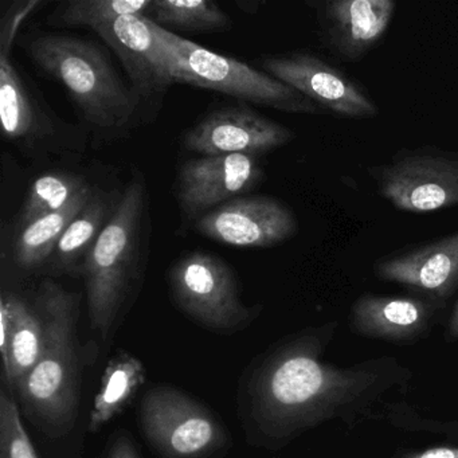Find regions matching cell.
<instances>
[{
	"label": "cell",
	"instance_id": "7c38bea8",
	"mask_svg": "<svg viewBox=\"0 0 458 458\" xmlns=\"http://www.w3.org/2000/svg\"><path fill=\"white\" fill-rule=\"evenodd\" d=\"M208 240L235 248L267 249L291 240L299 232L296 214L286 203L267 195L240 197L195 221Z\"/></svg>",
	"mask_w": 458,
	"mask_h": 458
},
{
	"label": "cell",
	"instance_id": "44dd1931",
	"mask_svg": "<svg viewBox=\"0 0 458 458\" xmlns=\"http://www.w3.org/2000/svg\"><path fill=\"white\" fill-rule=\"evenodd\" d=\"M93 190L95 187H88L65 208L41 216L20 230L15 240L14 257L21 269L34 270L50 261L64 233L92 197Z\"/></svg>",
	"mask_w": 458,
	"mask_h": 458
},
{
	"label": "cell",
	"instance_id": "7a4b0ae2",
	"mask_svg": "<svg viewBox=\"0 0 458 458\" xmlns=\"http://www.w3.org/2000/svg\"><path fill=\"white\" fill-rule=\"evenodd\" d=\"M45 327V347L17 393L23 414L49 437L66 436L79 417L82 347L79 339L81 294L45 280L37 293Z\"/></svg>",
	"mask_w": 458,
	"mask_h": 458
},
{
	"label": "cell",
	"instance_id": "ffe728a7",
	"mask_svg": "<svg viewBox=\"0 0 458 458\" xmlns=\"http://www.w3.org/2000/svg\"><path fill=\"white\" fill-rule=\"evenodd\" d=\"M147 379V369L138 356L119 350L104 369L100 388L90 411L89 431L103 430L133 401Z\"/></svg>",
	"mask_w": 458,
	"mask_h": 458
},
{
	"label": "cell",
	"instance_id": "8992f818",
	"mask_svg": "<svg viewBox=\"0 0 458 458\" xmlns=\"http://www.w3.org/2000/svg\"><path fill=\"white\" fill-rule=\"evenodd\" d=\"M151 22L170 60L174 79L178 84L224 93L230 98L285 114L310 116L327 114L299 90L284 84L267 72L257 71L248 64L211 52L190 39L171 33L154 21Z\"/></svg>",
	"mask_w": 458,
	"mask_h": 458
},
{
	"label": "cell",
	"instance_id": "30bf717a",
	"mask_svg": "<svg viewBox=\"0 0 458 458\" xmlns=\"http://www.w3.org/2000/svg\"><path fill=\"white\" fill-rule=\"evenodd\" d=\"M261 65L267 74L299 90L327 114L351 120L379 114V106L363 84L310 50L272 55Z\"/></svg>",
	"mask_w": 458,
	"mask_h": 458
},
{
	"label": "cell",
	"instance_id": "8fae6325",
	"mask_svg": "<svg viewBox=\"0 0 458 458\" xmlns=\"http://www.w3.org/2000/svg\"><path fill=\"white\" fill-rule=\"evenodd\" d=\"M93 31L122 61L139 109L146 108L149 117L157 114L175 79L151 21L144 15H124L96 26Z\"/></svg>",
	"mask_w": 458,
	"mask_h": 458
},
{
	"label": "cell",
	"instance_id": "5bb4252c",
	"mask_svg": "<svg viewBox=\"0 0 458 458\" xmlns=\"http://www.w3.org/2000/svg\"><path fill=\"white\" fill-rule=\"evenodd\" d=\"M291 128L246 106H224L206 114L184 136V146L203 157L256 155L294 140Z\"/></svg>",
	"mask_w": 458,
	"mask_h": 458
},
{
	"label": "cell",
	"instance_id": "484cf974",
	"mask_svg": "<svg viewBox=\"0 0 458 458\" xmlns=\"http://www.w3.org/2000/svg\"><path fill=\"white\" fill-rule=\"evenodd\" d=\"M391 423L395 428L409 431H428V433L444 434V436L458 438V418L452 420H433L423 417L403 404H393L387 412Z\"/></svg>",
	"mask_w": 458,
	"mask_h": 458
},
{
	"label": "cell",
	"instance_id": "4fadbf2b",
	"mask_svg": "<svg viewBox=\"0 0 458 458\" xmlns=\"http://www.w3.org/2000/svg\"><path fill=\"white\" fill-rule=\"evenodd\" d=\"M323 47L342 63L355 64L379 47L393 23L394 0H315Z\"/></svg>",
	"mask_w": 458,
	"mask_h": 458
},
{
	"label": "cell",
	"instance_id": "4316f807",
	"mask_svg": "<svg viewBox=\"0 0 458 458\" xmlns=\"http://www.w3.org/2000/svg\"><path fill=\"white\" fill-rule=\"evenodd\" d=\"M101 458H141L131 434L119 430L112 434Z\"/></svg>",
	"mask_w": 458,
	"mask_h": 458
},
{
	"label": "cell",
	"instance_id": "7402d4cb",
	"mask_svg": "<svg viewBox=\"0 0 458 458\" xmlns=\"http://www.w3.org/2000/svg\"><path fill=\"white\" fill-rule=\"evenodd\" d=\"M90 187L87 179L71 171H49L34 179L18 214V229L65 208L80 192Z\"/></svg>",
	"mask_w": 458,
	"mask_h": 458
},
{
	"label": "cell",
	"instance_id": "ba28073f",
	"mask_svg": "<svg viewBox=\"0 0 458 458\" xmlns=\"http://www.w3.org/2000/svg\"><path fill=\"white\" fill-rule=\"evenodd\" d=\"M171 300L183 315L213 334L232 336L261 316V304L243 302L234 270L218 256L192 251L168 272Z\"/></svg>",
	"mask_w": 458,
	"mask_h": 458
},
{
	"label": "cell",
	"instance_id": "d6986e66",
	"mask_svg": "<svg viewBox=\"0 0 458 458\" xmlns=\"http://www.w3.org/2000/svg\"><path fill=\"white\" fill-rule=\"evenodd\" d=\"M117 202L119 199L114 202L106 192L93 190L92 197L74 216L50 259L53 272L57 275L81 272L85 259L111 219Z\"/></svg>",
	"mask_w": 458,
	"mask_h": 458
},
{
	"label": "cell",
	"instance_id": "ac0fdd59",
	"mask_svg": "<svg viewBox=\"0 0 458 458\" xmlns=\"http://www.w3.org/2000/svg\"><path fill=\"white\" fill-rule=\"evenodd\" d=\"M45 347V327L36 305L4 292L0 299V353L4 379L17 391L38 363Z\"/></svg>",
	"mask_w": 458,
	"mask_h": 458
},
{
	"label": "cell",
	"instance_id": "9a60e30c",
	"mask_svg": "<svg viewBox=\"0 0 458 458\" xmlns=\"http://www.w3.org/2000/svg\"><path fill=\"white\" fill-rule=\"evenodd\" d=\"M264 178L256 155H218L184 163L179 170L178 199L190 219H199L218 206L242 197Z\"/></svg>",
	"mask_w": 458,
	"mask_h": 458
},
{
	"label": "cell",
	"instance_id": "83f0119b",
	"mask_svg": "<svg viewBox=\"0 0 458 458\" xmlns=\"http://www.w3.org/2000/svg\"><path fill=\"white\" fill-rule=\"evenodd\" d=\"M398 458H458L457 446H436L420 452L404 453Z\"/></svg>",
	"mask_w": 458,
	"mask_h": 458
},
{
	"label": "cell",
	"instance_id": "3957f363",
	"mask_svg": "<svg viewBox=\"0 0 458 458\" xmlns=\"http://www.w3.org/2000/svg\"><path fill=\"white\" fill-rule=\"evenodd\" d=\"M45 76L57 81L98 139H117L135 119L139 103L109 55L95 42L63 34H36L21 42Z\"/></svg>",
	"mask_w": 458,
	"mask_h": 458
},
{
	"label": "cell",
	"instance_id": "6da1fadb",
	"mask_svg": "<svg viewBox=\"0 0 458 458\" xmlns=\"http://www.w3.org/2000/svg\"><path fill=\"white\" fill-rule=\"evenodd\" d=\"M337 328L328 321L300 329L243 369L235 410L249 445L276 452L331 420L358 425L387 414L407 390L414 374L393 356L347 367L324 361Z\"/></svg>",
	"mask_w": 458,
	"mask_h": 458
},
{
	"label": "cell",
	"instance_id": "277c9868",
	"mask_svg": "<svg viewBox=\"0 0 458 458\" xmlns=\"http://www.w3.org/2000/svg\"><path fill=\"white\" fill-rule=\"evenodd\" d=\"M146 216V184L138 175L120 195L111 219L82 264L90 327L104 342L111 339L140 283Z\"/></svg>",
	"mask_w": 458,
	"mask_h": 458
},
{
	"label": "cell",
	"instance_id": "e0dca14e",
	"mask_svg": "<svg viewBox=\"0 0 458 458\" xmlns=\"http://www.w3.org/2000/svg\"><path fill=\"white\" fill-rule=\"evenodd\" d=\"M442 307V302L420 294L367 293L358 297L351 307L350 326L360 336L410 344L430 331Z\"/></svg>",
	"mask_w": 458,
	"mask_h": 458
},
{
	"label": "cell",
	"instance_id": "f1b7e54d",
	"mask_svg": "<svg viewBox=\"0 0 458 458\" xmlns=\"http://www.w3.org/2000/svg\"><path fill=\"white\" fill-rule=\"evenodd\" d=\"M445 339L447 342H458V300L450 313L449 321H447L446 332H445Z\"/></svg>",
	"mask_w": 458,
	"mask_h": 458
},
{
	"label": "cell",
	"instance_id": "2e32d148",
	"mask_svg": "<svg viewBox=\"0 0 458 458\" xmlns=\"http://www.w3.org/2000/svg\"><path fill=\"white\" fill-rule=\"evenodd\" d=\"M374 273L445 304L458 289V232L380 257Z\"/></svg>",
	"mask_w": 458,
	"mask_h": 458
},
{
	"label": "cell",
	"instance_id": "cb8c5ba5",
	"mask_svg": "<svg viewBox=\"0 0 458 458\" xmlns=\"http://www.w3.org/2000/svg\"><path fill=\"white\" fill-rule=\"evenodd\" d=\"M151 4L152 0H68L58 4L47 17V23L55 28L88 26L93 30L124 15H144Z\"/></svg>",
	"mask_w": 458,
	"mask_h": 458
},
{
	"label": "cell",
	"instance_id": "52a82bcc",
	"mask_svg": "<svg viewBox=\"0 0 458 458\" xmlns=\"http://www.w3.org/2000/svg\"><path fill=\"white\" fill-rule=\"evenodd\" d=\"M139 428L160 458H221L233 437L218 414L181 388H149L138 410Z\"/></svg>",
	"mask_w": 458,
	"mask_h": 458
},
{
	"label": "cell",
	"instance_id": "603a6c76",
	"mask_svg": "<svg viewBox=\"0 0 458 458\" xmlns=\"http://www.w3.org/2000/svg\"><path fill=\"white\" fill-rule=\"evenodd\" d=\"M148 13L157 25L189 33H216L233 26L232 18L211 0H152Z\"/></svg>",
	"mask_w": 458,
	"mask_h": 458
},
{
	"label": "cell",
	"instance_id": "d4e9b609",
	"mask_svg": "<svg viewBox=\"0 0 458 458\" xmlns=\"http://www.w3.org/2000/svg\"><path fill=\"white\" fill-rule=\"evenodd\" d=\"M0 458H39L14 396L0 391Z\"/></svg>",
	"mask_w": 458,
	"mask_h": 458
},
{
	"label": "cell",
	"instance_id": "9c48e42d",
	"mask_svg": "<svg viewBox=\"0 0 458 458\" xmlns=\"http://www.w3.org/2000/svg\"><path fill=\"white\" fill-rule=\"evenodd\" d=\"M394 208L423 214L458 206V152L436 146L401 148L369 170Z\"/></svg>",
	"mask_w": 458,
	"mask_h": 458
},
{
	"label": "cell",
	"instance_id": "5b68a950",
	"mask_svg": "<svg viewBox=\"0 0 458 458\" xmlns=\"http://www.w3.org/2000/svg\"><path fill=\"white\" fill-rule=\"evenodd\" d=\"M42 6L41 0L17 2L0 20V119L4 136L29 157L80 155L88 144L87 131L64 122L26 84L12 52L21 26Z\"/></svg>",
	"mask_w": 458,
	"mask_h": 458
}]
</instances>
